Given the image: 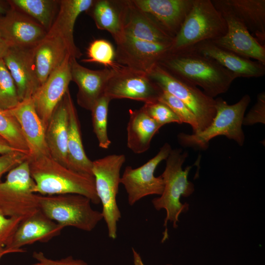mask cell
Here are the masks:
<instances>
[{"label":"cell","mask_w":265,"mask_h":265,"mask_svg":"<svg viewBox=\"0 0 265 265\" xmlns=\"http://www.w3.org/2000/svg\"><path fill=\"white\" fill-rule=\"evenodd\" d=\"M87 58L82 61L98 63L113 69L121 65L115 62L114 48L112 44L106 40L97 39L92 41L87 49Z\"/></svg>","instance_id":"d6a6232c"},{"label":"cell","mask_w":265,"mask_h":265,"mask_svg":"<svg viewBox=\"0 0 265 265\" xmlns=\"http://www.w3.org/2000/svg\"><path fill=\"white\" fill-rule=\"evenodd\" d=\"M263 46L265 44V0H222Z\"/></svg>","instance_id":"83f0119b"},{"label":"cell","mask_w":265,"mask_h":265,"mask_svg":"<svg viewBox=\"0 0 265 265\" xmlns=\"http://www.w3.org/2000/svg\"><path fill=\"white\" fill-rule=\"evenodd\" d=\"M71 57L67 54L32 97L35 109L45 130L55 108L69 89L72 81Z\"/></svg>","instance_id":"5bb4252c"},{"label":"cell","mask_w":265,"mask_h":265,"mask_svg":"<svg viewBox=\"0 0 265 265\" xmlns=\"http://www.w3.org/2000/svg\"><path fill=\"white\" fill-rule=\"evenodd\" d=\"M93 16L97 27L110 32L116 42L122 37V21L116 10L107 0L94 2Z\"/></svg>","instance_id":"f546056e"},{"label":"cell","mask_w":265,"mask_h":265,"mask_svg":"<svg viewBox=\"0 0 265 265\" xmlns=\"http://www.w3.org/2000/svg\"><path fill=\"white\" fill-rule=\"evenodd\" d=\"M18 122L26 141L29 157L51 156L45 140V128L35 109L32 98L7 110Z\"/></svg>","instance_id":"ffe728a7"},{"label":"cell","mask_w":265,"mask_h":265,"mask_svg":"<svg viewBox=\"0 0 265 265\" xmlns=\"http://www.w3.org/2000/svg\"><path fill=\"white\" fill-rule=\"evenodd\" d=\"M172 150L169 144L165 143L158 154L142 165L133 168L127 166L120 179L127 193L128 202L133 206L147 196L160 195L164 188L161 175L156 177L154 172L158 165L166 159Z\"/></svg>","instance_id":"30bf717a"},{"label":"cell","mask_w":265,"mask_h":265,"mask_svg":"<svg viewBox=\"0 0 265 265\" xmlns=\"http://www.w3.org/2000/svg\"><path fill=\"white\" fill-rule=\"evenodd\" d=\"M36 46H11L3 58L15 83L20 102L31 99L41 86L34 62Z\"/></svg>","instance_id":"4fadbf2b"},{"label":"cell","mask_w":265,"mask_h":265,"mask_svg":"<svg viewBox=\"0 0 265 265\" xmlns=\"http://www.w3.org/2000/svg\"><path fill=\"white\" fill-rule=\"evenodd\" d=\"M265 93L262 92L257 97L256 103L244 117L242 124L253 125L260 122L265 123Z\"/></svg>","instance_id":"74e56055"},{"label":"cell","mask_w":265,"mask_h":265,"mask_svg":"<svg viewBox=\"0 0 265 265\" xmlns=\"http://www.w3.org/2000/svg\"><path fill=\"white\" fill-rule=\"evenodd\" d=\"M110 101L104 95L96 102L90 110L93 132L99 147L104 149H108L111 144L107 131L108 106Z\"/></svg>","instance_id":"4dcf8cb0"},{"label":"cell","mask_w":265,"mask_h":265,"mask_svg":"<svg viewBox=\"0 0 265 265\" xmlns=\"http://www.w3.org/2000/svg\"><path fill=\"white\" fill-rule=\"evenodd\" d=\"M30 173L35 186L34 193L42 195L78 194L98 205L93 176L81 174L61 164L51 156L28 157Z\"/></svg>","instance_id":"7a4b0ae2"},{"label":"cell","mask_w":265,"mask_h":265,"mask_svg":"<svg viewBox=\"0 0 265 265\" xmlns=\"http://www.w3.org/2000/svg\"><path fill=\"white\" fill-rule=\"evenodd\" d=\"M10 8L8 1L0 0V15L5 14Z\"/></svg>","instance_id":"ee69618b"},{"label":"cell","mask_w":265,"mask_h":265,"mask_svg":"<svg viewBox=\"0 0 265 265\" xmlns=\"http://www.w3.org/2000/svg\"><path fill=\"white\" fill-rule=\"evenodd\" d=\"M28 155L20 151H14L0 156V180L2 175L26 159Z\"/></svg>","instance_id":"f35d334b"},{"label":"cell","mask_w":265,"mask_h":265,"mask_svg":"<svg viewBox=\"0 0 265 265\" xmlns=\"http://www.w3.org/2000/svg\"><path fill=\"white\" fill-rule=\"evenodd\" d=\"M161 91L147 73L121 65L108 80L105 96L110 100L129 99L146 104L159 100Z\"/></svg>","instance_id":"8fae6325"},{"label":"cell","mask_w":265,"mask_h":265,"mask_svg":"<svg viewBox=\"0 0 265 265\" xmlns=\"http://www.w3.org/2000/svg\"><path fill=\"white\" fill-rule=\"evenodd\" d=\"M94 2L93 0H60L57 15L46 35L62 39L71 57L77 59L82 55L74 40L76 21L80 13L89 9Z\"/></svg>","instance_id":"44dd1931"},{"label":"cell","mask_w":265,"mask_h":265,"mask_svg":"<svg viewBox=\"0 0 265 265\" xmlns=\"http://www.w3.org/2000/svg\"><path fill=\"white\" fill-rule=\"evenodd\" d=\"M212 1L224 18L227 30L224 36L211 41L222 48L265 65V46L252 35L222 0Z\"/></svg>","instance_id":"7c38bea8"},{"label":"cell","mask_w":265,"mask_h":265,"mask_svg":"<svg viewBox=\"0 0 265 265\" xmlns=\"http://www.w3.org/2000/svg\"><path fill=\"white\" fill-rule=\"evenodd\" d=\"M193 0H135L132 3L148 15L173 37L188 13Z\"/></svg>","instance_id":"d6986e66"},{"label":"cell","mask_w":265,"mask_h":265,"mask_svg":"<svg viewBox=\"0 0 265 265\" xmlns=\"http://www.w3.org/2000/svg\"><path fill=\"white\" fill-rule=\"evenodd\" d=\"M126 161L123 154H112L92 161V173L97 196L102 205L101 212L108 236L117 238V223L121 218L116 197L120 184V171Z\"/></svg>","instance_id":"52a82bcc"},{"label":"cell","mask_w":265,"mask_h":265,"mask_svg":"<svg viewBox=\"0 0 265 265\" xmlns=\"http://www.w3.org/2000/svg\"><path fill=\"white\" fill-rule=\"evenodd\" d=\"M226 21L211 0H193L191 7L173 38L169 52L212 41L227 32Z\"/></svg>","instance_id":"277c9868"},{"label":"cell","mask_w":265,"mask_h":265,"mask_svg":"<svg viewBox=\"0 0 265 265\" xmlns=\"http://www.w3.org/2000/svg\"><path fill=\"white\" fill-rule=\"evenodd\" d=\"M64 98L68 113L67 167L81 174L93 176L92 161L88 158L84 149L80 122L69 89Z\"/></svg>","instance_id":"603a6c76"},{"label":"cell","mask_w":265,"mask_h":265,"mask_svg":"<svg viewBox=\"0 0 265 265\" xmlns=\"http://www.w3.org/2000/svg\"><path fill=\"white\" fill-rule=\"evenodd\" d=\"M158 64L171 74L195 86L210 97L226 93L236 76L194 46L169 52Z\"/></svg>","instance_id":"6da1fadb"},{"label":"cell","mask_w":265,"mask_h":265,"mask_svg":"<svg viewBox=\"0 0 265 265\" xmlns=\"http://www.w3.org/2000/svg\"><path fill=\"white\" fill-rule=\"evenodd\" d=\"M32 257L36 261L31 265H88L86 262L80 259H75L72 256L58 260H54L48 258L41 251H34Z\"/></svg>","instance_id":"ab89813d"},{"label":"cell","mask_w":265,"mask_h":265,"mask_svg":"<svg viewBox=\"0 0 265 265\" xmlns=\"http://www.w3.org/2000/svg\"><path fill=\"white\" fill-rule=\"evenodd\" d=\"M14 151L22 152L13 147L6 140L0 136V154L2 155Z\"/></svg>","instance_id":"60d3db41"},{"label":"cell","mask_w":265,"mask_h":265,"mask_svg":"<svg viewBox=\"0 0 265 265\" xmlns=\"http://www.w3.org/2000/svg\"><path fill=\"white\" fill-rule=\"evenodd\" d=\"M201 53L216 61L237 78H259L265 74V65L218 46L211 41L194 46Z\"/></svg>","instance_id":"7402d4cb"},{"label":"cell","mask_w":265,"mask_h":265,"mask_svg":"<svg viewBox=\"0 0 265 265\" xmlns=\"http://www.w3.org/2000/svg\"><path fill=\"white\" fill-rule=\"evenodd\" d=\"M187 156V153L182 152L181 149H172L166 159L165 168L161 175L164 182L163 190L159 197L152 201L156 210L164 209L166 213L161 242L168 238L167 222L172 223L173 228H177L180 215L188 210L189 205L180 201L181 196L188 197L194 190L193 184L188 180L191 166H187L185 170L182 167Z\"/></svg>","instance_id":"3957f363"},{"label":"cell","mask_w":265,"mask_h":265,"mask_svg":"<svg viewBox=\"0 0 265 265\" xmlns=\"http://www.w3.org/2000/svg\"><path fill=\"white\" fill-rule=\"evenodd\" d=\"M116 43L118 60L126 67L147 74L169 52L171 46L141 40L124 34Z\"/></svg>","instance_id":"9a60e30c"},{"label":"cell","mask_w":265,"mask_h":265,"mask_svg":"<svg viewBox=\"0 0 265 265\" xmlns=\"http://www.w3.org/2000/svg\"><path fill=\"white\" fill-rule=\"evenodd\" d=\"M130 10L126 22H122L123 34L148 42L172 44L174 37L153 19L133 5Z\"/></svg>","instance_id":"d4e9b609"},{"label":"cell","mask_w":265,"mask_h":265,"mask_svg":"<svg viewBox=\"0 0 265 265\" xmlns=\"http://www.w3.org/2000/svg\"><path fill=\"white\" fill-rule=\"evenodd\" d=\"M161 127L143 107L131 110L127 127L128 148L137 154L146 152L150 147L154 136Z\"/></svg>","instance_id":"484cf974"},{"label":"cell","mask_w":265,"mask_h":265,"mask_svg":"<svg viewBox=\"0 0 265 265\" xmlns=\"http://www.w3.org/2000/svg\"><path fill=\"white\" fill-rule=\"evenodd\" d=\"M117 68L93 70L80 64L76 58L71 57L72 81L78 87V105L90 111L96 102L105 95L108 81Z\"/></svg>","instance_id":"e0dca14e"},{"label":"cell","mask_w":265,"mask_h":265,"mask_svg":"<svg viewBox=\"0 0 265 265\" xmlns=\"http://www.w3.org/2000/svg\"><path fill=\"white\" fill-rule=\"evenodd\" d=\"M9 5L7 12L0 15V35L11 46H36L46 36L47 30L34 19Z\"/></svg>","instance_id":"2e32d148"},{"label":"cell","mask_w":265,"mask_h":265,"mask_svg":"<svg viewBox=\"0 0 265 265\" xmlns=\"http://www.w3.org/2000/svg\"><path fill=\"white\" fill-rule=\"evenodd\" d=\"M68 48L63 40L57 37L47 35L35 47L34 62L39 82L42 84L64 61Z\"/></svg>","instance_id":"4316f807"},{"label":"cell","mask_w":265,"mask_h":265,"mask_svg":"<svg viewBox=\"0 0 265 265\" xmlns=\"http://www.w3.org/2000/svg\"><path fill=\"white\" fill-rule=\"evenodd\" d=\"M215 100L216 113L210 125L198 133H179L178 138L181 145L205 149L210 141L219 135L233 139L240 146L243 144L244 135L241 126L250 97L245 95L233 105L228 104L220 97Z\"/></svg>","instance_id":"5b68a950"},{"label":"cell","mask_w":265,"mask_h":265,"mask_svg":"<svg viewBox=\"0 0 265 265\" xmlns=\"http://www.w3.org/2000/svg\"><path fill=\"white\" fill-rule=\"evenodd\" d=\"M68 113L63 97L55 108L45 130V140L51 157L67 167Z\"/></svg>","instance_id":"cb8c5ba5"},{"label":"cell","mask_w":265,"mask_h":265,"mask_svg":"<svg viewBox=\"0 0 265 265\" xmlns=\"http://www.w3.org/2000/svg\"><path fill=\"white\" fill-rule=\"evenodd\" d=\"M0 136L14 148L29 155L26 141L18 122L8 110L0 108Z\"/></svg>","instance_id":"1f68e13d"},{"label":"cell","mask_w":265,"mask_h":265,"mask_svg":"<svg viewBox=\"0 0 265 265\" xmlns=\"http://www.w3.org/2000/svg\"><path fill=\"white\" fill-rule=\"evenodd\" d=\"M23 219L19 217L7 216L0 210V246L5 247L10 243Z\"/></svg>","instance_id":"8d00e7d4"},{"label":"cell","mask_w":265,"mask_h":265,"mask_svg":"<svg viewBox=\"0 0 265 265\" xmlns=\"http://www.w3.org/2000/svg\"><path fill=\"white\" fill-rule=\"evenodd\" d=\"M63 228L39 210L21 221L5 248L12 253L25 252L24 246L36 242H47L59 236Z\"/></svg>","instance_id":"ac0fdd59"},{"label":"cell","mask_w":265,"mask_h":265,"mask_svg":"<svg viewBox=\"0 0 265 265\" xmlns=\"http://www.w3.org/2000/svg\"><path fill=\"white\" fill-rule=\"evenodd\" d=\"M9 253H12V252L5 247L0 246V260L4 255Z\"/></svg>","instance_id":"f6af8a7d"},{"label":"cell","mask_w":265,"mask_h":265,"mask_svg":"<svg viewBox=\"0 0 265 265\" xmlns=\"http://www.w3.org/2000/svg\"><path fill=\"white\" fill-rule=\"evenodd\" d=\"M37 200L39 210L64 228L71 226L90 232L103 219L102 212L94 210L90 200L82 195L37 194Z\"/></svg>","instance_id":"8992f818"},{"label":"cell","mask_w":265,"mask_h":265,"mask_svg":"<svg viewBox=\"0 0 265 265\" xmlns=\"http://www.w3.org/2000/svg\"><path fill=\"white\" fill-rule=\"evenodd\" d=\"M20 103L15 83L1 59L0 60V108L10 110Z\"/></svg>","instance_id":"836d02e7"},{"label":"cell","mask_w":265,"mask_h":265,"mask_svg":"<svg viewBox=\"0 0 265 265\" xmlns=\"http://www.w3.org/2000/svg\"><path fill=\"white\" fill-rule=\"evenodd\" d=\"M27 159L10 170L4 182H0V210L7 216L24 219L39 210Z\"/></svg>","instance_id":"ba28073f"},{"label":"cell","mask_w":265,"mask_h":265,"mask_svg":"<svg viewBox=\"0 0 265 265\" xmlns=\"http://www.w3.org/2000/svg\"><path fill=\"white\" fill-rule=\"evenodd\" d=\"M11 45L0 35V60L3 59Z\"/></svg>","instance_id":"b9f144b4"},{"label":"cell","mask_w":265,"mask_h":265,"mask_svg":"<svg viewBox=\"0 0 265 265\" xmlns=\"http://www.w3.org/2000/svg\"><path fill=\"white\" fill-rule=\"evenodd\" d=\"M148 75L161 89L178 98L193 113L198 121L199 132L210 125L216 113L214 98L175 77L158 64Z\"/></svg>","instance_id":"9c48e42d"},{"label":"cell","mask_w":265,"mask_h":265,"mask_svg":"<svg viewBox=\"0 0 265 265\" xmlns=\"http://www.w3.org/2000/svg\"><path fill=\"white\" fill-rule=\"evenodd\" d=\"M8 3L27 14L48 31L57 15L60 0H11Z\"/></svg>","instance_id":"f1b7e54d"},{"label":"cell","mask_w":265,"mask_h":265,"mask_svg":"<svg viewBox=\"0 0 265 265\" xmlns=\"http://www.w3.org/2000/svg\"><path fill=\"white\" fill-rule=\"evenodd\" d=\"M132 255H133V260L134 265H144L140 255L133 248H132ZM166 265H172L166 264Z\"/></svg>","instance_id":"7bdbcfd3"},{"label":"cell","mask_w":265,"mask_h":265,"mask_svg":"<svg viewBox=\"0 0 265 265\" xmlns=\"http://www.w3.org/2000/svg\"><path fill=\"white\" fill-rule=\"evenodd\" d=\"M159 100L168 106L182 123L190 125L193 133L200 132L196 116L182 101L163 90H162Z\"/></svg>","instance_id":"e575fe53"},{"label":"cell","mask_w":265,"mask_h":265,"mask_svg":"<svg viewBox=\"0 0 265 265\" xmlns=\"http://www.w3.org/2000/svg\"><path fill=\"white\" fill-rule=\"evenodd\" d=\"M142 107L148 114L161 127L171 123L182 124L170 107L159 100L144 104Z\"/></svg>","instance_id":"d590c367"}]
</instances>
